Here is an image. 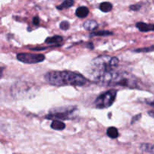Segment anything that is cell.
Returning <instances> with one entry per match:
<instances>
[{
  "label": "cell",
  "mask_w": 154,
  "mask_h": 154,
  "mask_svg": "<svg viewBox=\"0 0 154 154\" xmlns=\"http://www.w3.org/2000/svg\"><path fill=\"white\" fill-rule=\"evenodd\" d=\"M94 80L97 82L109 86H121L132 89H139V81L132 74L126 72H105L94 74Z\"/></svg>",
  "instance_id": "cell-1"
},
{
  "label": "cell",
  "mask_w": 154,
  "mask_h": 154,
  "mask_svg": "<svg viewBox=\"0 0 154 154\" xmlns=\"http://www.w3.org/2000/svg\"><path fill=\"white\" fill-rule=\"evenodd\" d=\"M45 80L51 85L82 87L87 82L84 75L70 71H52L45 75Z\"/></svg>",
  "instance_id": "cell-2"
},
{
  "label": "cell",
  "mask_w": 154,
  "mask_h": 154,
  "mask_svg": "<svg viewBox=\"0 0 154 154\" xmlns=\"http://www.w3.org/2000/svg\"><path fill=\"white\" fill-rule=\"evenodd\" d=\"M118 65L119 59L117 57H110L108 55L99 56L92 61V66L97 72H111L114 71V68Z\"/></svg>",
  "instance_id": "cell-3"
},
{
  "label": "cell",
  "mask_w": 154,
  "mask_h": 154,
  "mask_svg": "<svg viewBox=\"0 0 154 154\" xmlns=\"http://www.w3.org/2000/svg\"><path fill=\"white\" fill-rule=\"evenodd\" d=\"M36 90L35 86L30 83L17 82L11 88V94L15 99H21L34 96Z\"/></svg>",
  "instance_id": "cell-4"
},
{
  "label": "cell",
  "mask_w": 154,
  "mask_h": 154,
  "mask_svg": "<svg viewBox=\"0 0 154 154\" xmlns=\"http://www.w3.org/2000/svg\"><path fill=\"white\" fill-rule=\"evenodd\" d=\"M76 111V106H64L60 107V108H56L51 110L49 114L45 116V118L54 120H72V119L75 118Z\"/></svg>",
  "instance_id": "cell-5"
},
{
  "label": "cell",
  "mask_w": 154,
  "mask_h": 154,
  "mask_svg": "<svg viewBox=\"0 0 154 154\" xmlns=\"http://www.w3.org/2000/svg\"><path fill=\"white\" fill-rule=\"evenodd\" d=\"M117 95V91L116 90H108L96 98L95 105L99 109H105L109 108L115 102Z\"/></svg>",
  "instance_id": "cell-6"
},
{
  "label": "cell",
  "mask_w": 154,
  "mask_h": 154,
  "mask_svg": "<svg viewBox=\"0 0 154 154\" xmlns=\"http://www.w3.org/2000/svg\"><path fill=\"white\" fill-rule=\"evenodd\" d=\"M18 61L26 64H36L43 62L45 60V56L42 54H28L20 53L17 54Z\"/></svg>",
  "instance_id": "cell-7"
},
{
  "label": "cell",
  "mask_w": 154,
  "mask_h": 154,
  "mask_svg": "<svg viewBox=\"0 0 154 154\" xmlns=\"http://www.w3.org/2000/svg\"><path fill=\"white\" fill-rule=\"evenodd\" d=\"M136 27L139 29V31L142 32L154 31V24H149L143 22H138L136 23Z\"/></svg>",
  "instance_id": "cell-8"
},
{
  "label": "cell",
  "mask_w": 154,
  "mask_h": 154,
  "mask_svg": "<svg viewBox=\"0 0 154 154\" xmlns=\"http://www.w3.org/2000/svg\"><path fill=\"white\" fill-rule=\"evenodd\" d=\"M83 26L87 31H94L98 28L99 25H98V23L94 20H87L84 23Z\"/></svg>",
  "instance_id": "cell-9"
},
{
  "label": "cell",
  "mask_w": 154,
  "mask_h": 154,
  "mask_svg": "<svg viewBox=\"0 0 154 154\" xmlns=\"http://www.w3.org/2000/svg\"><path fill=\"white\" fill-rule=\"evenodd\" d=\"M89 13H90V11L88 8L86 6H81L76 9L75 15L79 18H85L88 16Z\"/></svg>",
  "instance_id": "cell-10"
},
{
  "label": "cell",
  "mask_w": 154,
  "mask_h": 154,
  "mask_svg": "<svg viewBox=\"0 0 154 154\" xmlns=\"http://www.w3.org/2000/svg\"><path fill=\"white\" fill-rule=\"evenodd\" d=\"M51 129L57 131H62L66 129V124L60 120H53L51 124Z\"/></svg>",
  "instance_id": "cell-11"
},
{
  "label": "cell",
  "mask_w": 154,
  "mask_h": 154,
  "mask_svg": "<svg viewBox=\"0 0 154 154\" xmlns=\"http://www.w3.org/2000/svg\"><path fill=\"white\" fill-rule=\"evenodd\" d=\"M140 148L142 151L150 154H154V144L150 143H142L140 145Z\"/></svg>",
  "instance_id": "cell-12"
},
{
  "label": "cell",
  "mask_w": 154,
  "mask_h": 154,
  "mask_svg": "<svg viewBox=\"0 0 154 154\" xmlns=\"http://www.w3.org/2000/svg\"><path fill=\"white\" fill-rule=\"evenodd\" d=\"M99 9L104 13H108L113 9V5L108 2H105L99 5Z\"/></svg>",
  "instance_id": "cell-13"
},
{
  "label": "cell",
  "mask_w": 154,
  "mask_h": 154,
  "mask_svg": "<svg viewBox=\"0 0 154 154\" xmlns=\"http://www.w3.org/2000/svg\"><path fill=\"white\" fill-rule=\"evenodd\" d=\"M107 135L108 137H110L112 139H115V138H118L119 136V132L118 130H117V128L114 127V126H111V127H109L108 129H107Z\"/></svg>",
  "instance_id": "cell-14"
},
{
  "label": "cell",
  "mask_w": 154,
  "mask_h": 154,
  "mask_svg": "<svg viewBox=\"0 0 154 154\" xmlns=\"http://www.w3.org/2000/svg\"><path fill=\"white\" fill-rule=\"evenodd\" d=\"M63 38L60 35H54L52 37H48L45 39V43L47 44H59L63 42Z\"/></svg>",
  "instance_id": "cell-15"
},
{
  "label": "cell",
  "mask_w": 154,
  "mask_h": 154,
  "mask_svg": "<svg viewBox=\"0 0 154 154\" xmlns=\"http://www.w3.org/2000/svg\"><path fill=\"white\" fill-rule=\"evenodd\" d=\"M75 4V2L72 1V0H66V1L63 2L62 4H60V5L57 6V8L58 10H63V9H67L69 8L72 7L73 5Z\"/></svg>",
  "instance_id": "cell-16"
},
{
  "label": "cell",
  "mask_w": 154,
  "mask_h": 154,
  "mask_svg": "<svg viewBox=\"0 0 154 154\" xmlns=\"http://www.w3.org/2000/svg\"><path fill=\"white\" fill-rule=\"evenodd\" d=\"M113 35L112 32L108 31V30H100V31L93 32L90 33V36L93 37V36H108Z\"/></svg>",
  "instance_id": "cell-17"
},
{
  "label": "cell",
  "mask_w": 154,
  "mask_h": 154,
  "mask_svg": "<svg viewBox=\"0 0 154 154\" xmlns=\"http://www.w3.org/2000/svg\"><path fill=\"white\" fill-rule=\"evenodd\" d=\"M154 51V45L152 46L146 47V48H137L133 51V52L135 53H149Z\"/></svg>",
  "instance_id": "cell-18"
},
{
  "label": "cell",
  "mask_w": 154,
  "mask_h": 154,
  "mask_svg": "<svg viewBox=\"0 0 154 154\" xmlns=\"http://www.w3.org/2000/svg\"><path fill=\"white\" fill-rule=\"evenodd\" d=\"M60 28L62 30L66 31V30H68L70 28V24H69V23L68 22V21H62L60 24Z\"/></svg>",
  "instance_id": "cell-19"
},
{
  "label": "cell",
  "mask_w": 154,
  "mask_h": 154,
  "mask_svg": "<svg viewBox=\"0 0 154 154\" xmlns=\"http://www.w3.org/2000/svg\"><path fill=\"white\" fill-rule=\"evenodd\" d=\"M141 8V5L135 4V5H132L129 6V9L130 10L134 11H138V10H140V8Z\"/></svg>",
  "instance_id": "cell-20"
},
{
  "label": "cell",
  "mask_w": 154,
  "mask_h": 154,
  "mask_svg": "<svg viewBox=\"0 0 154 154\" xmlns=\"http://www.w3.org/2000/svg\"><path fill=\"white\" fill-rule=\"evenodd\" d=\"M141 114H136V115L134 116V117L132 118V121H131V123H132V124H134L135 122H138V120L141 119Z\"/></svg>",
  "instance_id": "cell-21"
},
{
  "label": "cell",
  "mask_w": 154,
  "mask_h": 154,
  "mask_svg": "<svg viewBox=\"0 0 154 154\" xmlns=\"http://www.w3.org/2000/svg\"><path fill=\"white\" fill-rule=\"evenodd\" d=\"M32 23L34 25H39V23H40V19H39V17L38 16H35L34 17V18H33L32 20Z\"/></svg>",
  "instance_id": "cell-22"
},
{
  "label": "cell",
  "mask_w": 154,
  "mask_h": 154,
  "mask_svg": "<svg viewBox=\"0 0 154 154\" xmlns=\"http://www.w3.org/2000/svg\"><path fill=\"white\" fill-rule=\"evenodd\" d=\"M148 114L150 116V117H153V118H154V111H148Z\"/></svg>",
  "instance_id": "cell-23"
},
{
  "label": "cell",
  "mask_w": 154,
  "mask_h": 154,
  "mask_svg": "<svg viewBox=\"0 0 154 154\" xmlns=\"http://www.w3.org/2000/svg\"><path fill=\"white\" fill-rule=\"evenodd\" d=\"M147 104H148L149 105H150V106L153 107V108H154V100L153 101H150V102H147Z\"/></svg>",
  "instance_id": "cell-24"
},
{
  "label": "cell",
  "mask_w": 154,
  "mask_h": 154,
  "mask_svg": "<svg viewBox=\"0 0 154 154\" xmlns=\"http://www.w3.org/2000/svg\"><path fill=\"white\" fill-rule=\"evenodd\" d=\"M87 46H88V48H90V49H93V45L92 43H89Z\"/></svg>",
  "instance_id": "cell-25"
},
{
  "label": "cell",
  "mask_w": 154,
  "mask_h": 154,
  "mask_svg": "<svg viewBox=\"0 0 154 154\" xmlns=\"http://www.w3.org/2000/svg\"><path fill=\"white\" fill-rule=\"evenodd\" d=\"M14 154H16V153H14Z\"/></svg>",
  "instance_id": "cell-26"
}]
</instances>
